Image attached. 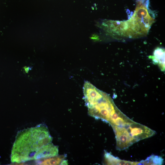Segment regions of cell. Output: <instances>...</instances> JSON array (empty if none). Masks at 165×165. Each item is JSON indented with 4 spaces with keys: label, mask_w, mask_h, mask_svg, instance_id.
<instances>
[{
    "label": "cell",
    "mask_w": 165,
    "mask_h": 165,
    "mask_svg": "<svg viewBox=\"0 0 165 165\" xmlns=\"http://www.w3.org/2000/svg\"><path fill=\"white\" fill-rule=\"evenodd\" d=\"M61 165H68V161L64 159L62 160V161H61Z\"/></svg>",
    "instance_id": "obj_10"
},
{
    "label": "cell",
    "mask_w": 165,
    "mask_h": 165,
    "mask_svg": "<svg viewBox=\"0 0 165 165\" xmlns=\"http://www.w3.org/2000/svg\"><path fill=\"white\" fill-rule=\"evenodd\" d=\"M124 126L135 143L150 137L156 134L154 130L133 120L126 123Z\"/></svg>",
    "instance_id": "obj_4"
},
{
    "label": "cell",
    "mask_w": 165,
    "mask_h": 165,
    "mask_svg": "<svg viewBox=\"0 0 165 165\" xmlns=\"http://www.w3.org/2000/svg\"><path fill=\"white\" fill-rule=\"evenodd\" d=\"M65 155L57 156L43 159L38 163L40 165H59L65 159Z\"/></svg>",
    "instance_id": "obj_9"
},
{
    "label": "cell",
    "mask_w": 165,
    "mask_h": 165,
    "mask_svg": "<svg viewBox=\"0 0 165 165\" xmlns=\"http://www.w3.org/2000/svg\"><path fill=\"white\" fill-rule=\"evenodd\" d=\"M83 92L89 114L110 124L114 116L120 111L111 97L88 81L84 83Z\"/></svg>",
    "instance_id": "obj_2"
},
{
    "label": "cell",
    "mask_w": 165,
    "mask_h": 165,
    "mask_svg": "<svg viewBox=\"0 0 165 165\" xmlns=\"http://www.w3.org/2000/svg\"><path fill=\"white\" fill-rule=\"evenodd\" d=\"M52 140L48 128L43 124L19 132L12 148L11 162L20 163L34 160L35 153Z\"/></svg>",
    "instance_id": "obj_1"
},
{
    "label": "cell",
    "mask_w": 165,
    "mask_h": 165,
    "mask_svg": "<svg viewBox=\"0 0 165 165\" xmlns=\"http://www.w3.org/2000/svg\"><path fill=\"white\" fill-rule=\"evenodd\" d=\"M153 21L146 7L138 5L131 17L125 21V37L134 38L146 35Z\"/></svg>",
    "instance_id": "obj_3"
},
{
    "label": "cell",
    "mask_w": 165,
    "mask_h": 165,
    "mask_svg": "<svg viewBox=\"0 0 165 165\" xmlns=\"http://www.w3.org/2000/svg\"><path fill=\"white\" fill-rule=\"evenodd\" d=\"M58 147L51 142L43 146L35 154L34 160L43 159L58 155Z\"/></svg>",
    "instance_id": "obj_5"
},
{
    "label": "cell",
    "mask_w": 165,
    "mask_h": 165,
    "mask_svg": "<svg viewBox=\"0 0 165 165\" xmlns=\"http://www.w3.org/2000/svg\"><path fill=\"white\" fill-rule=\"evenodd\" d=\"M163 159L161 156L152 155L145 160L138 162V165H162Z\"/></svg>",
    "instance_id": "obj_8"
},
{
    "label": "cell",
    "mask_w": 165,
    "mask_h": 165,
    "mask_svg": "<svg viewBox=\"0 0 165 165\" xmlns=\"http://www.w3.org/2000/svg\"><path fill=\"white\" fill-rule=\"evenodd\" d=\"M105 163L107 165H137L138 162H132L123 160L115 157L110 153L105 151L104 154Z\"/></svg>",
    "instance_id": "obj_6"
},
{
    "label": "cell",
    "mask_w": 165,
    "mask_h": 165,
    "mask_svg": "<svg viewBox=\"0 0 165 165\" xmlns=\"http://www.w3.org/2000/svg\"><path fill=\"white\" fill-rule=\"evenodd\" d=\"M153 63L157 65L162 71L165 70V51L163 49L158 48L154 51L151 57Z\"/></svg>",
    "instance_id": "obj_7"
}]
</instances>
